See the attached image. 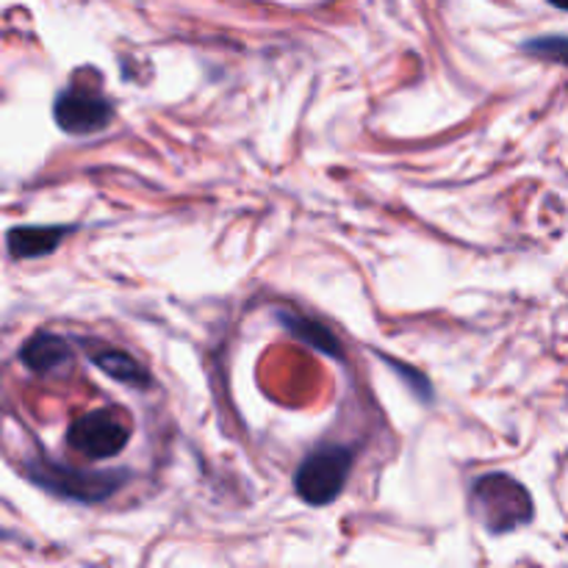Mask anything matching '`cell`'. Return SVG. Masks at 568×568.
<instances>
[{"mask_svg": "<svg viewBox=\"0 0 568 568\" xmlns=\"http://www.w3.org/2000/svg\"><path fill=\"white\" fill-rule=\"evenodd\" d=\"M525 53L552 64H568V37H538L525 42Z\"/></svg>", "mask_w": 568, "mask_h": 568, "instance_id": "10", "label": "cell"}, {"mask_svg": "<svg viewBox=\"0 0 568 568\" xmlns=\"http://www.w3.org/2000/svg\"><path fill=\"white\" fill-rule=\"evenodd\" d=\"M281 322L292 336H297L300 342H305L308 347L320 349V353L325 355H333V358L342 355V344H338V338L333 336L325 325H320V322L308 320V316L303 314H294V311H283Z\"/></svg>", "mask_w": 568, "mask_h": 568, "instance_id": "8", "label": "cell"}, {"mask_svg": "<svg viewBox=\"0 0 568 568\" xmlns=\"http://www.w3.org/2000/svg\"><path fill=\"white\" fill-rule=\"evenodd\" d=\"M547 3H552L555 9H564V11H568V0H547Z\"/></svg>", "mask_w": 568, "mask_h": 568, "instance_id": "11", "label": "cell"}, {"mask_svg": "<svg viewBox=\"0 0 568 568\" xmlns=\"http://www.w3.org/2000/svg\"><path fill=\"white\" fill-rule=\"evenodd\" d=\"M349 471H353V449L322 447L300 464L297 475H294V488H297L300 499L322 508L344 491Z\"/></svg>", "mask_w": 568, "mask_h": 568, "instance_id": "3", "label": "cell"}, {"mask_svg": "<svg viewBox=\"0 0 568 568\" xmlns=\"http://www.w3.org/2000/svg\"><path fill=\"white\" fill-rule=\"evenodd\" d=\"M26 475L44 491L55 497L75 499V503H103L111 494H116L125 483V471H83L59 466L53 460H31Z\"/></svg>", "mask_w": 568, "mask_h": 568, "instance_id": "2", "label": "cell"}, {"mask_svg": "<svg viewBox=\"0 0 568 568\" xmlns=\"http://www.w3.org/2000/svg\"><path fill=\"white\" fill-rule=\"evenodd\" d=\"M92 364L103 369L105 375L114 377V381L128 383V386H150V375L139 366V361H133L128 353H120V349H98V353H92Z\"/></svg>", "mask_w": 568, "mask_h": 568, "instance_id": "9", "label": "cell"}, {"mask_svg": "<svg viewBox=\"0 0 568 568\" xmlns=\"http://www.w3.org/2000/svg\"><path fill=\"white\" fill-rule=\"evenodd\" d=\"M128 438H131V422L116 408H100L78 416L67 430L70 447L89 460L116 458L128 447Z\"/></svg>", "mask_w": 568, "mask_h": 568, "instance_id": "4", "label": "cell"}, {"mask_svg": "<svg viewBox=\"0 0 568 568\" xmlns=\"http://www.w3.org/2000/svg\"><path fill=\"white\" fill-rule=\"evenodd\" d=\"M53 120L64 133L89 136V133H100L111 125L114 105L103 94L89 92L83 87H70L55 98Z\"/></svg>", "mask_w": 568, "mask_h": 568, "instance_id": "5", "label": "cell"}, {"mask_svg": "<svg viewBox=\"0 0 568 568\" xmlns=\"http://www.w3.org/2000/svg\"><path fill=\"white\" fill-rule=\"evenodd\" d=\"M471 508H475L480 525L494 536L519 530V527L530 525L532 516H536L530 491L510 475H503V471L483 475L475 483Z\"/></svg>", "mask_w": 568, "mask_h": 568, "instance_id": "1", "label": "cell"}, {"mask_svg": "<svg viewBox=\"0 0 568 568\" xmlns=\"http://www.w3.org/2000/svg\"><path fill=\"white\" fill-rule=\"evenodd\" d=\"M20 358L22 364L31 372H37V375H50V372L70 364L72 349L70 344L61 336H55V333H37V336H31L26 342Z\"/></svg>", "mask_w": 568, "mask_h": 568, "instance_id": "6", "label": "cell"}, {"mask_svg": "<svg viewBox=\"0 0 568 568\" xmlns=\"http://www.w3.org/2000/svg\"><path fill=\"white\" fill-rule=\"evenodd\" d=\"M72 227H59V225H22L9 231L6 242H9V253L14 258H39V255L53 253L61 244V239L70 233Z\"/></svg>", "mask_w": 568, "mask_h": 568, "instance_id": "7", "label": "cell"}]
</instances>
